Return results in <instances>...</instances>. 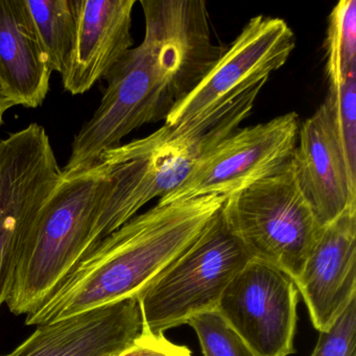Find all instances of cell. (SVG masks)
I'll use <instances>...</instances> for the list:
<instances>
[{
	"mask_svg": "<svg viewBox=\"0 0 356 356\" xmlns=\"http://www.w3.org/2000/svg\"><path fill=\"white\" fill-rule=\"evenodd\" d=\"M300 124L299 115L289 112L264 124L237 129L201 156L182 184L158 204L207 195L228 197L272 176L291 162Z\"/></svg>",
	"mask_w": 356,
	"mask_h": 356,
	"instance_id": "obj_8",
	"label": "cell"
},
{
	"mask_svg": "<svg viewBox=\"0 0 356 356\" xmlns=\"http://www.w3.org/2000/svg\"><path fill=\"white\" fill-rule=\"evenodd\" d=\"M108 182L103 162L63 176L20 252L6 302L12 314L28 316L44 305L99 243L95 229Z\"/></svg>",
	"mask_w": 356,
	"mask_h": 356,
	"instance_id": "obj_2",
	"label": "cell"
},
{
	"mask_svg": "<svg viewBox=\"0 0 356 356\" xmlns=\"http://www.w3.org/2000/svg\"><path fill=\"white\" fill-rule=\"evenodd\" d=\"M135 0H82L76 41L64 89L72 95L88 92L132 49Z\"/></svg>",
	"mask_w": 356,
	"mask_h": 356,
	"instance_id": "obj_15",
	"label": "cell"
},
{
	"mask_svg": "<svg viewBox=\"0 0 356 356\" xmlns=\"http://www.w3.org/2000/svg\"><path fill=\"white\" fill-rule=\"evenodd\" d=\"M105 80L108 85L101 104L72 141L70 159L62 168L64 176L97 165L104 154L120 147L131 132L165 120L174 109L153 49L145 39Z\"/></svg>",
	"mask_w": 356,
	"mask_h": 356,
	"instance_id": "obj_6",
	"label": "cell"
},
{
	"mask_svg": "<svg viewBox=\"0 0 356 356\" xmlns=\"http://www.w3.org/2000/svg\"><path fill=\"white\" fill-rule=\"evenodd\" d=\"M329 87H339L356 67V1L341 0L328 18L325 40Z\"/></svg>",
	"mask_w": 356,
	"mask_h": 356,
	"instance_id": "obj_18",
	"label": "cell"
},
{
	"mask_svg": "<svg viewBox=\"0 0 356 356\" xmlns=\"http://www.w3.org/2000/svg\"><path fill=\"white\" fill-rule=\"evenodd\" d=\"M0 356H6V355H0Z\"/></svg>",
	"mask_w": 356,
	"mask_h": 356,
	"instance_id": "obj_24",
	"label": "cell"
},
{
	"mask_svg": "<svg viewBox=\"0 0 356 356\" xmlns=\"http://www.w3.org/2000/svg\"><path fill=\"white\" fill-rule=\"evenodd\" d=\"M296 47V37L285 20L256 16L197 87L165 118L176 127L213 110L227 99L280 70Z\"/></svg>",
	"mask_w": 356,
	"mask_h": 356,
	"instance_id": "obj_10",
	"label": "cell"
},
{
	"mask_svg": "<svg viewBox=\"0 0 356 356\" xmlns=\"http://www.w3.org/2000/svg\"><path fill=\"white\" fill-rule=\"evenodd\" d=\"M51 74L26 0H0V97L9 109H36Z\"/></svg>",
	"mask_w": 356,
	"mask_h": 356,
	"instance_id": "obj_16",
	"label": "cell"
},
{
	"mask_svg": "<svg viewBox=\"0 0 356 356\" xmlns=\"http://www.w3.org/2000/svg\"><path fill=\"white\" fill-rule=\"evenodd\" d=\"M82 0H26L51 72L65 74L76 41Z\"/></svg>",
	"mask_w": 356,
	"mask_h": 356,
	"instance_id": "obj_17",
	"label": "cell"
},
{
	"mask_svg": "<svg viewBox=\"0 0 356 356\" xmlns=\"http://www.w3.org/2000/svg\"><path fill=\"white\" fill-rule=\"evenodd\" d=\"M143 332L140 305L134 298L39 325L6 356H118Z\"/></svg>",
	"mask_w": 356,
	"mask_h": 356,
	"instance_id": "obj_14",
	"label": "cell"
},
{
	"mask_svg": "<svg viewBox=\"0 0 356 356\" xmlns=\"http://www.w3.org/2000/svg\"><path fill=\"white\" fill-rule=\"evenodd\" d=\"M329 93L334 107L335 122L350 168L356 172V67L339 87Z\"/></svg>",
	"mask_w": 356,
	"mask_h": 356,
	"instance_id": "obj_20",
	"label": "cell"
},
{
	"mask_svg": "<svg viewBox=\"0 0 356 356\" xmlns=\"http://www.w3.org/2000/svg\"><path fill=\"white\" fill-rule=\"evenodd\" d=\"M195 329L204 356H258L216 309L187 322Z\"/></svg>",
	"mask_w": 356,
	"mask_h": 356,
	"instance_id": "obj_19",
	"label": "cell"
},
{
	"mask_svg": "<svg viewBox=\"0 0 356 356\" xmlns=\"http://www.w3.org/2000/svg\"><path fill=\"white\" fill-rule=\"evenodd\" d=\"M118 356H193L185 346L168 341L164 334L143 332L128 349Z\"/></svg>",
	"mask_w": 356,
	"mask_h": 356,
	"instance_id": "obj_22",
	"label": "cell"
},
{
	"mask_svg": "<svg viewBox=\"0 0 356 356\" xmlns=\"http://www.w3.org/2000/svg\"><path fill=\"white\" fill-rule=\"evenodd\" d=\"M252 259L220 210L201 236L139 296L145 332L164 334L216 309L231 281Z\"/></svg>",
	"mask_w": 356,
	"mask_h": 356,
	"instance_id": "obj_5",
	"label": "cell"
},
{
	"mask_svg": "<svg viewBox=\"0 0 356 356\" xmlns=\"http://www.w3.org/2000/svg\"><path fill=\"white\" fill-rule=\"evenodd\" d=\"M312 356H356V298L328 330L320 332Z\"/></svg>",
	"mask_w": 356,
	"mask_h": 356,
	"instance_id": "obj_21",
	"label": "cell"
},
{
	"mask_svg": "<svg viewBox=\"0 0 356 356\" xmlns=\"http://www.w3.org/2000/svg\"><path fill=\"white\" fill-rule=\"evenodd\" d=\"M295 282L316 330H328L356 298V205L323 227Z\"/></svg>",
	"mask_w": 356,
	"mask_h": 356,
	"instance_id": "obj_13",
	"label": "cell"
},
{
	"mask_svg": "<svg viewBox=\"0 0 356 356\" xmlns=\"http://www.w3.org/2000/svg\"><path fill=\"white\" fill-rule=\"evenodd\" d=\"M8 110H9V108L7 107L3 99L0 97V127L3 124V116H5V113Z\"/></svg>",
	"mask_w": 356,
	"mask_h": 356,
	"instance_id": "obj_23",
	"label": "cell"
},
{
	"mask_svg": "<svg viewBox=\"0 0 356 356\" xmlns=\"http://www.w3.org/2000/svg\"><path fill=\"white\" fill-rule=\"evenodd\" d=\"M224 197L157 205L99 241L51 299L28 314L39 326L124 300L138 299L220 212Z\"/></svg>",
	"mask_w": 356,
	"mask_h": 356,
	"instance_id": "obj_1",
	"label": "cell"
},
{
	"mask_svg": "<svg viewBox=\"0 0 356 356\" xmlns=\"http://www.w3.org/2000/svg\"><path fill=\"white\" fill-rule=\"evenodd\" d=\"M220 212L252 258L281 268L293 281L323 229L298 186L291 162L226 197Z\"/></svg>",
	"mask_w": 356,
	"mask_h": 356,
	"instance_id": "obj_4",
	"label": "cell"
},
{
	"mask_svg": "<svg viewBox=\"0 0 356 356\" xmlns=\"http://www.w3.org/2000/svg\"><path fill=\"white\" fill-rule=\"evenodd\" d=\"M291 164L298 186L321 226L356 205V172L346 158L330 93L300 124Z\"/></svg>",
	"mask_w": 356,
	"mask_h": 356,
	"instance_id": "obj_12",
	"label": "cell"
},
{
	"mask_svg": "<svg viewBox=\"0 0 356 356\" xmlns=\"http://www.w3.org/2000/svg\"><path fill=\"white\" fill-rule=\"evenodd\" d=\"M193 124H164L149 136L110 149L102 156L109 176L95 235L97 241L134 218L156 197L182 184L197 160L216 147Z\"/></svg>",
	"mask_w": 356,
	"mask_h": 356,
	"instance_id": "obj_3",
	"label": "cell"
},
{
	"mask_svg": "<svg viewBox=\"0 0 356 356\" xmlns=\"http://www.w3.org/2000/svg\"><path fill=\"white\" fill-rule=\"evenodd\" d=\"M63 176L40 124L0 140V306L11 293L24 241Z\"/></svg>",
	"mask_w": 356,
	"mask_h": 356,
	"instance_id": "obj_7",
	"label": "cell"
},
{
	"mask_svg": "<svg viewBox=\"0 0 356 356\" xmlns=\"http://www.w3.org/2000/svg\"><path fill=\"white\" fill-rule=\"evenodd\" d=\"M140 5L145 40L176 107L205 78L225 49L212 43L203 0H141Z\"/></svg>",
	"mask_w": 356,
	"mask_h": 356,
	"instance_id": "obj_11",
	"label": "cell"
},
{
	"mask_svg": "<svg viewBox=\"0 0 356 356\" xmlns=\"http://www.w3.org/2000/svg\"><path fill=\"white\" fill-rule=\"evenodd\" d=\"M298 289L289 274L250 260L220 297L216 310L258 356L295 353Z\"/></svg>",
	"mask_w": 356,
	"mask_h": 356,
	"instance_id": "obj_9",
	"label": "cell"
}]
</instances>
